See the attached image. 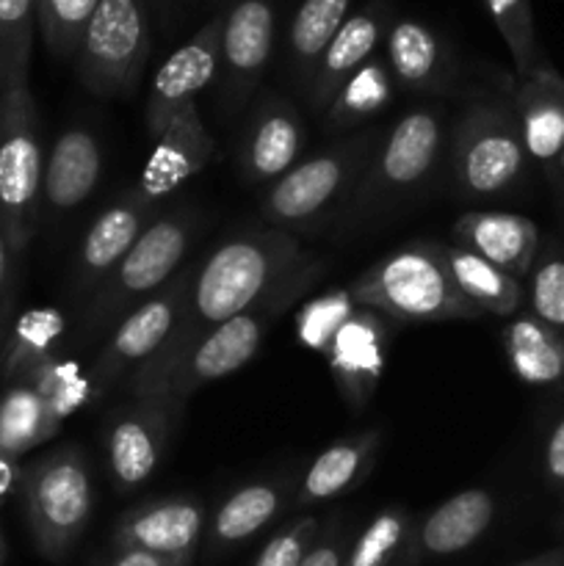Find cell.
Returning a JSON list of instances; mask_svg holds the SVG:
<instances>
[{"instance_id":"1","label":"cell","mask_w":564,"mask_h":566,"mask_svg":"<svg viewBox=\"0 0 564 566\" xmlns=\"http://www.w3.org/2000/svg\"><path fill=\"white\" fill-rule=\"evenodd\" d=\"M307 265L313 263L304 254L302 243L280 227L243 232L221 243L188 276L180 318L166 346L130 376L133 396L160 398L177 365L208 332L260 304L282 282L302 274Z\"/></svg>"},{"instance_id":"2","label":"cell","mask_w":564,"mask_h":566,"mask_svg":"<svg viewBox=\"0 0 564 566\" xmlns=\"http://www.w3.org/2000/svg\"><path fill=\"white\" fill-rule=\"evenodd\" d=\"M346 291L359 307L404 324L470 321L484 315L459 293L442 260V243L431 241L409 243L385 254L346 285Z\"/></svg>"},{"instance_id":"3","label":"cell","mask_w":564,"mask_h":566,"mask_svg":"<svg viewBox=\"0 0 564 566\" xmlns=\"http://www.w3.org/2000/svg\"><path fill=\"white\" fill-rule=\"evenodd\" d=\"M191 232L194 216L182 210L149 221L130 252L119 260V265L105 276L103 285L86 302L83 337L94 340L105 332H114V326L127 313L169 285L182 271V260L191 249Z\"/></svg>"},{"instance_id":"4","label":"cell","mask_w":564,"mask_h":566,"mask_svg":"<svg viewBox=\"0 0 564 566\" xmlns=\"http://www.w3.org/2000/svg\"><path fill=\"white\" fill-rule=\"evenodd\" d=\"M315 274H318V265H307L302 274L282 282L263 302L249 307L247 313L236 315V318L224 321L213 332H208L194 346V352L177 365V370L169 376L158 401L169 403L175 418H180L194 392H199L210 381L227 379L230 374L241 370L260 352L274 321L302 298L304 287L315 280Z\"/></svg>"},{"instance_id":"5","label":"cell","mask_w":564,"mask_h":566,"mask_svg":"<svg viewBox=\"0 0 564 566\" xmlns=\"http://www.w3.org/2000/svg\"><path fill=\"white\" fill-rule=\"evenodd\" d=\"M446 147V111L442 105H420L407 111L379 138L363 177L354 186L348 219H370L396 199L412 197L431 177ZM346 219V221H348Z\"/></svg>"},{"instance_id":"6","label":"cell","mask_w":564,"mask_h":566,"mask_svg":"<svg viewBox=\"0 0 564 566\" xmlns=\"http://www.w3.org/2000/svg\"><path fill=\"white\" fill-rule=\"evenodd\" d=\"M44 149L31 86L0 92V230L20 258L42 213Z\"/></svg>"},{"instance_id":"7","label":"cell","mask_w":564,"mask_h":566,"mask_svg":"<svg viewBox=\"0 0 564 566\" xmlns=\"http://www.w3.org/2000/svg\"><path fill=\"white\" fill-rule=\"evenodd\" d=\"M448 153L459 193L487 199L509 191L523 177L529 160L509 94L473 99L451 127Z\"/></svg>"},{"instance_id":"8","label":"cell","mask_w":564,"mask_h":566,"mask_svg":"<svg viewBox=\"0 0 564 566\" xmlns=\"http://www.w3.org/2000/svg\"><path fill=\"white\" fill-rule=\"evenodd\" d=\"M22 501L33 545L48 562H64L86 534L94 509L92 473L81 448L64 446L22 473Z\"/></svg>"},{"instance_id":"9","label":"cell","mask_w":564,"mask_h":566,"mask_svg":"<svg viewBox=\"0 0 564 566\" xmlns=\"http://www.w3.org/2000/svg\"><path fill=\"white\" fill-rule=\"evenodd\" d=\"M153 50L144 0H100L75 53V75L97 97L133 94Z\"/></svg>"},{"instance_id":"10","label":"cell","mask_w":564,"mask_h":566,"mask_svg":"<svg viewBox=\"0 0 564 566\" xmlns=\"http://www.w3.org/2000/svg\"><path fill=\"white\" fill-rule=\"evenodd\" d=\"M376 144V133H359L348 142L299 160L280 180L271 182L263 199L265 221L276 227H304L318 221L332 205L352 197Z\"/></svg>"},{"instance_id":"11","label":"cell","mask_w":564,"mask_h":566,"mask_svg":"<svg viewBox=\"0 0 564 566\" xmlns=\"http://www.w3.org/2000/svg\"><path fill=\"white\" fill-rule=\"evenodd\" d=\"M188 276H191V269H182L169 285L160 287L155 296L138 304L114 326L105 346L94 357L92 368L86 370L92 401L108 396L125 376L136 374L166 346L177 318H180L182 302H186Z\"/></svg>"},{"instance_id":"12","label":"cell","mask_w":564,"mask_h":566,"mask_svg":"<svg viewBox=\"0 0 564 566\" xmlns=\"http://www.w3.org/2000/svg\"><path fill=\"white\" fill-rule=\"evenodd\" d=\"M274 0H230L221 11L219 81L227 108H241L263 77L274 53Z\"/></svg>"},{"instance_id":"13","label":"cell","mask_w":564,"mask_h":566,"mask_svg":"<svg viewBox=\"0 0 564 566\" xmlns=\"http://www.w3.org/2000/svg\"><path fill=\"white\" fill-rule=\"evenodd\" d=\"M219 33L221 11L158 66L144 108V122L153 138H158L180 111L197 105L199 94L219 77Z\"/></svg>"},{"instance_id":"14","label":"cell","mask_w":564,"mask_h":566,"mask_svg":"<svg viewBox=\"0 0 564 566\" xmlns=\"http://www.w3.org/2000/svg\"><path fill=\"white\" fill-rule=\"evenodd\" d=\"M175 420L169 403L158 398H133L108 420L105 459L116 492L136 490L158 470Z\"/></svg>"},{"instance_id":"15","label":"cell","mask_w":564,"mask_h":566,"mask_svg":"<svg viewBox=\"0 0 564 566\" xmlns=\"http://www.w3.org/2000/svg\"><path fill=\"white\" fill-rule=\"evenodd\" d=\"M205 536L202 501L188 495L158 497L130 509L114 528V547H136L166 558L175 566H191Z\"/></svg>"},{"instance_id":"16","label":"cell","mask_w":564,"mask_h":566,"mask_svg":"<svg viewBox=\"0 0 564 566\" xmlns=\"http://www.w3.org/2000/svg\"><path fill=\"white\" fill-rule=\"evenodd\" d=\"M153 219V205L136 197L130 188L92 221L75 254V265H72V293H75V298L88 302L94 296V291L119 265V260L130 252L133 243L138 241V235L147 230Z\"/></svg>"},{"instance_id":"17","label":"cell","mask_w":564,"mask_h":566,"mask_svg":"<svg viewBox=\"0 0 564 566\" xmlns=\"http://www.w3.org/2000/svg\"><path fill=\"white\" fill-rule=\"evenodd\" d=\"M498 514V501L484 486H470L437 503L431 512L415 520L404 566H420L435 558H448L473 547Z\"/></svg>"},{"instance_id":"18","label":"cell","mask_w":564,"mask_h":566,"mask_svg":"<svg viewBox=\"0 0 564 566\" xmlns=\"http://www.w3.org/2000/svg\"><path fill=\"white\" fill-rule=\"evenodd\" d=\"M213 147V136H210L208 125L202 122L199 108L188 105L155 138V149L147 164H144L142 177L133 186V193L142 197L147 205H153V208H158V202H164L182 182H188L208 166Z\"/></svg>"},{"instance_id":"19","label":"cell","mask_w":564,"mask_h":566,"mask_svg":"<svg viewBox=\"0 0 564 566\" xmlns=\"http://www.w3.org/2000/svg\"><path fill=\"white\" fill-rule=\"evenodd\" d=\"M393 22V9L387 0H370L363 9L352 11L330 48L321 55L318 66H315L313 77H310L304 97H307L310 108L326 111L335 94L341 92L343 83L376 55V48L385 42V33Z\"/></svg>"},{"instance_id":"20","label":"cell","mask_w":564,"mask_h":566,"mask_svg":"<svg viewBox=\"0 0 564 566\" xmlns=\"http://www.w3.org/2000/svg\"><path fill=\"white\" fill-rule=\"evenodd\" d=\"M390 318L376 310L359 307L326 346L324 357L341 387L343 398L354 407L370 401L385 370V352L390 346Z\"/></svg>"},{"instance_id":"21","label":"cell","mask_w":564,"mask_h":566,"mask_svg":"<svg viewBox=\"0 0 564 566\" xmlns=\"http://www.w3.org/2000/svg\"><path fill=\"white\" fill-rule=\"evenodd\" d=\"M385 61L393 81L409 92L446 94L457 75V59L446 36L412 17L390 22L385 33Z\"/></svg>"},{"instance_id":"22","label":"cell","mask_w":564,"mask_h":566,"mask_svg":"<svg viewBox=\"0 0 564 566\" xmlns=\"http://www.w3.org/2000/svg\"><path fill=\"white\" fill-rule=\"evenodd\" d=\"M451 243L479 254L481 260L520 282L529 276L542 247L540 230L529 216L503 213V210H473L459 216L457 224L451 227Z\"/></svg>"},{"instance_id":"23","label":"cell","mask_w":564,"mask_h":566,"mask_svg":"<svg viewBox=\"0 0 564 566\" xmlns=\"http://www.w3.org/2000/svg\"><path fill=\"white\" fill-rule=\"evenodd\" d=\"M520 136L531 160L556 166L564 155V77L553 64L509 86Z\"/></svg>"},{"instance_id":"24","label":"cell","mask_w":564,"mask_h":566,"mask_svg":"<svg viewBox=\"0 0 564 566\" xmlns=\"http://www.w3.org/2000/svg\"><path fill=\"white\" fill-rule=\"evenodd\" d=\"M302 116L288 99L269 94L252 114L241 144V169L249 182H274L299 164L304 147Z\"/></svg>"},{"instance_id":"25","label":"cell","mask_w":564,"mask_h":566,"mask_svg":"<svg viewBox=\"0 0 564 566\" xmlns=\"http://www.w3.org/2000/svg\"><path fill=\"white\" fill-rule=\"evenodd\" d=\"M103 147L88 127H66L44 155L42 208L64 216L81 208L103 177Z\"/></svg>"},{"instance_id":"26","label":"cell","mask_w":564,"mask_h":566,"mask_svg":"<svg viewBox=\"0 0 564 566\" xmlns=\"http://www.w3.org/2000/svg\"><path fill=\"white\" fill-rule=\"evenodd\" d=\"M291 503V481H252L232 492L216 509L213 520L205 528V556H224L232 547L243 545L260 531L269 528Z\"/></svg>"},{"instance_id":"27","label":"cell","mask_w":564,"mask_h":566,"mask_svg":"<svg viewBox=\"0 0 564 566\" xmlns=\"http://www.w3.org/2000/svg\"><path fill=\"white\" fill-rule=\"evenodd\" d=\"M382 431L368 429L359 434L343 437L332 442L326 451L310 462L304 475L299 479L296 492L291 497L293 509H307L330 503L346 492L357 490L370 475L376 464V451H379Z\"/></svg>"},{"instance_id":"28","label":"cell","mask_w":564,"mask_h":566,"mask_svg":"<svg viewBox=\"0 0 564 566\" xmlns=\"http://www.w3.org/2000/svg\"><path fill=\"white\" fill-rule=\"evenodd\" d=\"M503 354L523 385L556 387L564 381V337L520 310L503 329Z\"/></svg>"},{"instance_id":"29","label":"cell","mask_w":564,"mask_h":566,"mask_svg":"<svg viewBox=\"0 0 564 566\" xmlns=\"http://www.w3.org/2000/svg\"><path fill=\"white\" fill-rule=\"evenodd\" d=\"M442 260L459 293L481 313L512 318L525 307L523 282L481 260L479 254L453 243H442Z\"/></svg>"},{"instance_id":"30","label":"cell","mask_w":564,"mask_h":566,"mask_svg":"<svg viewBox=\"0 0 564 566\" xmlns=\"http://www.w3.org/2000/svg\"><path fill=\"white\" fill-rule=\"evenodd\" d=\"M354 0H302L288 28V64L296 86L307 88L321 55L352 14Z\"/></svg>"},{"instance_id":"31","label":"cell","mask_w":564,"mask_h":566,"mask_svg":"<svg viewBox=\"0 0 564 566\" xmlns=\"http://www.w3.org/2000/svg\"><path fill=\"white\" fill-rule=\"evenodd\" d=\"M61 426L64 423L50 412L42 396L25 379L6 381L0 396V451L20 459L22 453L53 440Z\"/></svg>"},{"instance_id":"32","label":"cell","mask_w":564,"mask_h":566,"mask_svg":"<svg viewBox=\"0 0 564 566\" xmlns=\"http://www.w3.org/2000/svg\"><path fill=\"white\" fill-rule=\"evenodd\" d=\"M393 99V75L385 59L374 55L365 61L352 77L341 86L324 116V127L330 133L354 130L368 119L379 116Z\"/></svg>"},{"instance_id":"33","label":"cell","mask_w":564,"mask_h":566,"mask_svg":"<svg viewBox=\"0 0 564 566\" xmlns=\"http://www.w3.org/2000/svg\"><path fill=\"white\" fill-rule=\"evenodd\" d=\"M64 335V315L53 307L28 310L20 315L17 326L11 329L9 343L3 352V381L20 379L39 363L53 357V348L59 337Z\"/></svg>"},{"instance_id":"34","label":"cell","mask_w":564,"mask_h":566,"mask_svg":"<svg viewBox=\"0 0 564 566\" xmlns=\"http://www.w3.org/2000/svg\"><path fill=\"white\" fill-rule=\"evenodd\" d=\"M412 528L415 517L407 509L385 506L348 545L343 566H404Z\"/></svg>"},{"instance_id":"35","label":"cell","mask_w":564,"mask_h":566,"mask_svg":"<svg viewBox=\"0 0 564 566\" xmlns=\"http://www.w3.org/2000/svg\"><path fill=\"white\" fill-rule=\"evenodd\" d=\"M39 0H0V92L28 83Z\"/></svg>"},{"instance_id":"36","label":"cell","mask_w":564,"mask_h":566,"mask_svg":"<svg viewBox=\"0 0 564 566\" xmlns=\"http://www.w3.org/2000/svg\"><path fill=\"white\" fill-rule=\"evenodd\" d=\"M484 6L495 22L498 33H501L503 44H506L509 55H512L518 81L551 64L545 50H542L540 36H536L531 0H484Z\"/></svg>"},{"instance_id":"37","label":"cell","mask_w":564,"mask_h":566,"mask_svg":"<svg viewBox=\"0 0 564 566\" xmlns=\"http://www.w3.org/2000/svg\"><path fill=\"white\" fill-rule=\"evenodd\" d=\"M523 287V310L564 337V249L556 241L542 243Z\"/></svg>"},{"instance_id":"38","label":"cell","mask_w":564,"mask_h":566,"mask_svg":"<svg viewBox=\"0 0 564 566\" xmlns=\"http://www.w3.org/2000/svg\"><path fill=\"white\" fill-rule=\"evenodd\" d=\"M20 379H25L28 385L42 396V401L48 403V409L61 420V423H64L72 412H77L83 403L92 401L88 379L81 374V368H77L75 363H70V359L50 357L44 359V363H39L33 370H28L25 376H20Z\"/></svg>"},{"instance_id":"39","label":"cell","mask_w":564,"mask_h":566,"mask_svg":"<svg viewBox=\"0 0 564 566\" xmlns=\"http://www.w3.org/2000/svg\"><path fill=\"white\" fill-rule=\"evenodd\" d=\"M100 0H39V31L50 53L72 61Z\"/></svg>"},{"instance_id":"40","label":"cell","mask_w":564,"mask_h":566,"mask_svg":"<svg viewBox=\"0 0 564 566\" xmlns=\"http://www.w3.org/2000/svg\"><path fill=\"white\" fill-rule=\"evenodd\" d=\"M359 310V304L354 302L352 293L346 287L341 291L324 293V296L313 298V302L302 304V310L296 313V335L310 352L324 354L330 340L335 337V332L352 318Z\"/></svg>"},{"instance_id":"41","label":"cell","mask_w":564,"mask_h":566,"mask_svg":"<svg viewBox=\"0 0 564 566\" xmlns=\"http://www.w3.org/2000/svg\"><path fill=\"white\" fill-rule=\"evenodd\" d=\"M321 531V520L307 514V517H299L296 523L285 525L282 531H276L269 542L263 545V551L258 553L252 566H299L302 558L307 556V551L313 547L315 536Z\"/></svg>"},{"instance_id":"42","label":"cell","mask_w":564,"mask_h":566,"mask_svg":"<svg viewBox=\"0 0 564 566\" xmlns=\"http://www.w3.org/2000/svg\"><path fill=\"white\" fill-rule=\"evenodd\" d=\"M348 545H352V542H348L341 517H332L330 525L318 531L313 547H310L307 556L302 558L299 566H343Z\"/></svg>"},{"instance_id":"43","label":"cell","mask_w":564,"mask_h":566,"mask_svg":"<svg viewBox=\"0 0 564 566\" xmlns=\"http://www.w3.org/2000/svg\"><path fill=\"white\" fill-rule=\"evenodd\" d=\"M542 479L553 492H564V412L551 426L542 446Z\"/></svg>"},{"instance_id":"44","label":"cell","mask_w":564,"mask_h":566,"mask_svg":"<svg viewBox=\"0 0 564 566\" xmlns=\"http://www.w3.org/2000/svg\"><path fill=\"white\" fill-rule=\"evenodd\" d=\"M14 269H17V254L14 249L6 241L3 230H0V337H3L6 318L11 310V296H14Z\"/></svg>"},{"instance_id":"45","label":"cell","mask_w":564,"mask_h":566,"mask_svg":"<svg viewBox=\"0 0 564 566\" xmlns=\"http://www.w3.org/2000/svg\"><path fill=\"white\" fill-rule=\"evenodd\" d=\"M105 566H175V564H169L166 558L153 556V553L147 551H136V547H114L111 562Z\"/></svg>"},{"instance_id":"46","label":"cell","mask_w":564,"mask_h":566,"mask_svg":"<svg viewBox=\"0 0 564 566\" xmlns=\"http://www.w3.org/2000/svg\"><path fill=\"white\" fill-rule=\"evenodd\" d=\"M17 481H22L20 468H17V459L0 451V501H3L6 495H11V492H14Z\"/></svg>"},{"instance_id":"47","label":"cell","mask_w":564,"mask_h":566,"mask_svg":"<svg viewBox=\"0 0 564 566\" xmlns=\"http://www.w3.org/2000/svg\"><path fill=\"white\" fill-rule=\"evenodd\" d=\"M514 566H564V551H551L542 553V556L529 558V562H520Z\"/></svg>"},{"instance_id":"48","label":"cell","mask_w":564,"mask_h":566,"mask_svg":"<svg viewBox=\"0 0 564 566\" xmlns=\"http://www.w3.org/2000/svg\"><path fill=\"white\" fill-rule=\"evenodd\" d=\"M6 562V542H3V534H0V566Z\"/></svg>"},{"instance_id":"49","label":"cell","mask_w":564,"mask_h":566,"mask_svg":"<svg viewBox=\"0 0 564 566\" xmlns=\"http://www.w3.org/2000/svg\"><path fill=\"white\" fill-rule=\"evenodd\" d=\"M558 166H562V171H564V155H562V160H558Z\"/></svg>"}]
</instances>
